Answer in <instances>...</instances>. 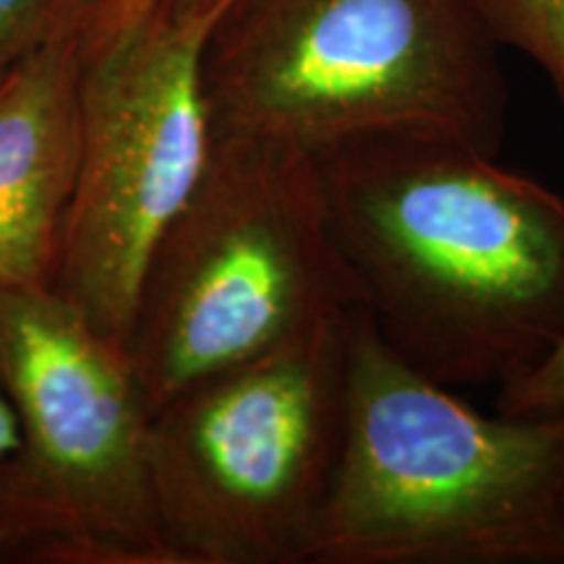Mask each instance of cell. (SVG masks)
<instances>
[{
  "instance_id": "cell-13",
  "label": "cell",
  "mask_w": 564,
  "mask_h": 564,
  "mask_svg": "<svg viewBox=\"0 0 564 564\" xmlns=\"http://www.w3.org/2000/svg\"><path fill=\"white\" fill-rule=\"evenodd\" d=\"M19 444V426L17 415H13V408L3 392H0V463L9 457ZM3 560V556H0Z\"/></svg>"
},
{
  "instance_id": "cell-11",
  "label": "cell",
  "mask_w": 564,
  "mask_h": 564,
  "mask_svg": "<svg viewBox=\"0 0 564 564\" xmlns=\"http://www.w3.org/2000/svg\"><path fill=\"white\" fill-rule=\"evenodd\" d=\"M497 411L564 421V337L535 369L497 392Z\"/></svg>"
},
{
  "instance_id": "cell-8",
  "label": "cell",
  "mask_w": 564,
  "mask_h": 564,
  "mask_svg": "<svg viewBox=\"0 0 564 564\" xmlns=\"http://www.w3.org/2000/svg\"><path fill=\"white\" fill-rule=\"evenodd\" d=\"M82 32L0 79V285H53L79 150Z\"/></svg>"
},
{
  "instance_id": "cell-5",
  "label": "cell",
  "mask_w": 564,
  "mask_h": 564,
  "mask_svg": "<svg viewBox=\"0 0 564 564\" xmlns=\"http://www.w3.org/2000/svg\"><path fill=\"white\" fill-rule=\"evenodd\" d=\"M0 392L19 426L0 463V556L173 564L152 491V408L121 337L51 285H0Z\"/></svg>"
},
{
  "instance_id": "cell-12",
  "label": "cell",
  "mask_w": 564,
  "mask_h": 564,
  "mask_svg": "<svg viewBox=\"0 0 564 564\" xmlns=\"http://www.w3.org/2000/svg\"><path fill=\"white\" fill-rule=\"evenodd\" d=\"M158 3H173L188 11H225L232 0H105L91 17L87 30H84V37H97V34L121 30V26L139 19L141 13L154 9Z\"/></svg>"
},
{
  "instance_id": "cell-4",
  "label": "cell",
  "mask_w": 564,
  "mask_h": 564,
  "mask_svg": "<svg viewBox=\"0 0 564 564\" xmlns=\"http://www.w3.org/2000/svg\"><path fill=\"white\" fill-rule=\"evenodd\" d=\"M361 308L316 158L212 137L192 196L154 243L126 333L152 413L183 387Z\"/></svg>"
},
{
  "instance_id": "cell-9",
  "label": "cell",
  "mask_w": 564,
  "mask_h": 564,
  "mask_svg": "<svg viewBox=\"0 0 564 564\" xmlns=\"http://www.w3.org/2000/svg\"><path fill=\"white\" fill-rule=\"evenodd\" d=\"M474 9L491 40L539 63L564 100V0H474Z\"/></svg>"
},
{
  "instance_id": "cell-2",
  "label": "cell",
  "mask_w": 564,
  "mask_h": 564,
  "mask_svg": "<svg viewBox=\"0 0 564 564\" xmlns=\"http://www.w3.org/2000/svg\"><path fill=\"white\" fill-rule=\"evenodd\" d=\"M306 564H564V421L476 411L361 308Z\"/></svg>"
},
{
  "instance_id": "cell-6",
  "label": "cell",
  "mask_w": 564,
  "mask_h": 564,
  "mask_svg": "<svg viewBox=\"0 0 564 564\" xmlns=\"http://www.w3.org/2000/svg\"><path fill=\"white\" fill-rule=\"evenodd\" d=\"M358 312L209 373L152 413V491L173 564H306L340 460Z\"/></svg>"
},
{
  "instance_id": "cell-10",
  "label": "cell",
  "mask_w": 564,
  "mask_h": 564,
  "mask_svg": "<svg viewBox=\"0 0 564 564\" xmlns=\"http://www.w3.org/2000/svg\"><path fill=\"white\" fill-rule=\"evenodd\" d=\"M105 0H0V74L47 42L84 32Z\"/></svg>"
},
{
  "instance_id": "cell-1",
  "label": "cell",
  "mask_w": 564,
  "mask_h": 564,
  "mask_svg": "<svg viewBox=\"0 0 564 564\" xmlns=\"http://www.w3.org/2000/svg\"><path fill=\"white\" fill-rule=\"evenodd\" d=\"M316 158L377 335L453 390L523 379L564 337V199L497 154L377 133Z\"/></svg>"
},
{
  "instance_id": "cell-14",
  "label": "cell",
  "mask_w": 564,
  "mask_h": 564,
  "mask_svg": "<svg viewBox=\"0 0 564 564\" xmlns=\"http://www.w3.org/2000/svg\"><path fill=\"white\" fill-rule=\"evenodd\" d=\"M13 68V66H11ZM3 76H6V70H3V74H0V79H3Z\"/></svg>"
},
{
  "instance_id": "cell-7",
  "label": "cell",
  "mask_w": 564,
  "mask_h": 564,
  "mask_svg": "<svg viewBox=\"0 0 564 564\" xmlns=\"http://www.w3.org/2000/svg\"><path fill=\"white\" fill-rule=\"evenodd\" d=\"M223 11L158 3L82 32L79 150L53 291L126 340L150 253L209 154L202 58Z\"/></svg>"
},
{
  "instance_id": "cell-3",
  "label": "cell",
  "mask_w": 564,
  "mask_h": 564,
  "mask_svg": "<svg viewBox=\"0 0 564 564\" xmlns=\"http://www.w3.org/2000/svg\"><path fill=\"white\" fill-rule=\"evenodd\" d=\"M497 53L474 0H232L204 45L209 137L319 154L429 133L499 154Z\"/></svg>"
}]
</instances>
